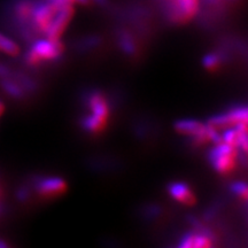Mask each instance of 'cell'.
<instances>
[{"label":"cell","mask_w":248,"mask_h":248,"mask_svg":"<svg viewBox=\"0 0 248 248\" xmlns=\"http://www.w3.org/2000/svg\"><path fill=\"white\" fill-rule=\"evenodd\" d=\"M31 193L42 200H53L66 193L68 184L60 176H35L28 182Z\"/></svg>","instance_id":"3"},{"label":"cell","mask_w":248,"mask_h":248,"mask_svg":"<svg viewBox=\"0 0 248 248\" xmlns=\"http://www.w3.org/2000/svg\"><path fill=\"white\" fill-rule=\"evenodd\" d=\"M231 193L239 199L248 201V184L244 182H234L230 185Z\"/></svg>","instance_id":"11"},{"label":"cell","mask_w":248,"mask_h":248,"mask_svg":"<svg viewBox=\"0 0 248 248\" xmlns=\"http://www.w3.org/2000/svg\"><path fill=\"white\" fill-rule=\"evenodd\" d=\"M214 234L212 231L201 225H197L194 230L184 233L179 239L178 247L181 248H206L214 246Z\"/></svg>","instance_id":"6"},{"label":"cell","mask_w":248,"mask_h":248,"mask_svg":"<svg viewBox=\"0 0 248 248\" xmlns=\"http://www.w3.org/2000/svg\"><path fill=\"white\" fill-rule=\"evenodd\" d=\"M226 60L225 55L221 51H214L207 53L202 58V66L208 71H216L222 67Z\"/></svg>","instance_id":"9"},{"label":"cell","mask_w":248,"mask_h":248,"mask_svg":"<svg viewBox=\"0 0 248 248\" xmlns=\"http://www.w3.org/2000/svg\"><path fill=\"white\" fill-rule=\"evenodd\" d=\"M74 12H75L74 11V4H71V2H68V4L62 6L52 18L51 23H49L44 35L45 38L60 39L74 16Z\"/></svg>","instance_id":"5"},{"label":"cell","mask_w":248,"mask_h":248,"mask_svg":"<svg viewBox=\"0 0 248 248\" xmlns=\"http://www.w3.org/2000/svg\"><path fill=\"white\" fill-rule=\"evenodd\" d=\"M206 126V123H202L201 121L193 120V119H184L176 121L173 124V129L176 132L181 133L186 137H195L202 131Z\"/></svg>","instance_id":"8"},{"label":"cell","mask_w":248,"mask_h":248,"mask_svg":"<svg viewBox=\"0 0 248 248\" xmlns=\"http://www.w3.org/2000/svg\"><path fill=\"white\" fill-rule=\"evenodd\" d=\"M167 192L172 200L184 206H193L195 203V194L192 187L184 182H171L167 185Z\"/></svg>","instance_id":"7"},{"label":"cell","mask_w":248,"mask_h":248,"mask_svg":"<svg viewBox=\"0 0 248 248\" xmlns=\"http://www.w3.org/2000/svg\"><path fill=\"white\" fill-rule=\"evenodd\" d=\"M4 110H5V106H4V104H2V102L0 101V115H1V114L4 113Z\"/></svg>","instance_id":"13"},{"label":"cell","mask_w":248,"mask_h":248,"mask_svg":"<svg viewBox=\"0 0 248 248\" xmlns=\"http://www.w3.org/2000/svg\"><path fill=\"white\" fill-rule=\"evenodd\" d=\"M0 51L4 52L7 55H11V57H16L20 53V48H18L16 43L5 35H2L1 32H0Z\"/></svg>","instance_id":"10"},{"label":"cell","mask_w":248,"mask_h":248,"mask_svg":"<svg viewBox=\"0 0 248 248\" xmlns=\"http://www.w3.org/2000/svg\"><path fill=\"white\" fill-rule=\"evenodd\" d=\"M83 108L88 114L98 116L109 122L111 104L109 98L100 90H90L83 93Z\"/></svg>","instance_id":"4"},{"label":"cell","mask_w":248,"mask_h":248,"mask_svg":"<svg viewBox=\"0 0 248 248\" xmlns=\"http://www.w3.org/2000/svg\"><path fill=\"white\" fill-rule=\"evenodd\" d=\"M91 2L100 6V7H107L108 4H109V1H108V0H91Z\"/></svg>","instance_id":"12"},{"label":"cell","mask_w":248,"mask_h":248,"mask_svg":"<svg viewBox=\"0 0 248 248\" xmlns=\"http://www.w3.org/2000/svg\"><path fill=\"white\" fill-rule=\"evenodd\" d=\"M239 156V150L224 141L214 144L208 153V161L212 168L219 175H229L235 169Z\"/></svg>","instance_id":"2"},{"label":"cell","mask_w":248,"mask_h":248,"mask_svg":"<svg viewBox=\"0 0 248 248\" xmlns=\"http://www.w3.org/2000/svg\"><path fill=\"white\" fill-rule=\"evenodd\" d=\"M64 44L60 39L37 38L31 42L27 53L24 54V63L31 68L55 63L64 55Z\"/></svg>","instance_id":"1"}]
</instances>
